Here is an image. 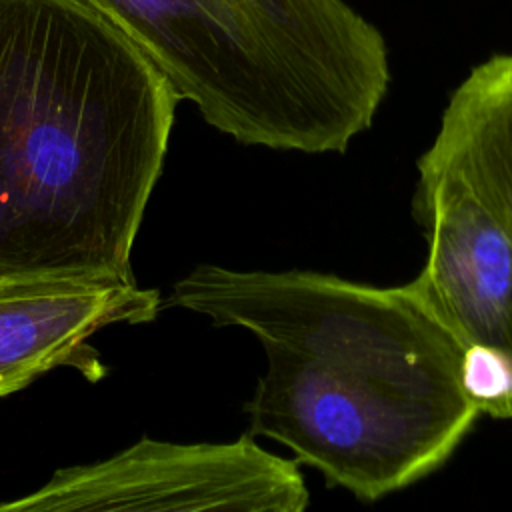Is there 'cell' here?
Returning <instances> with one entry per match:
<instances>
[{"label":"cell","instance_id":"cell-1","mask_svg":"<svg viewBox=\"0 0 512 512\" xmlns=\"http://www.w3.org/2000/svg\"><path fill=\"white\" fill-rule=\"evenodd\" d=\"M166 304L256 336L266 372L244 406L248 434L358 500L442 468L480 418L462 386L464 348L406 286L202 264Z\"/></svg>","mask_w":512,"mask_h":512},{"label":"cell","instance_id":"cell-2","mask_svg":"<svg viewBox=\"0 0 512 512\" xmlns=\"http://www.w3.org/2000/svg\"><path fill=\"white\" fill-rule=\"evenodd\" d=\"M180 100L84 0H0V278L136 282Z\"/></svg>","mask_w":512,"mask_h":512},{"label":"cell","instance_id":"cell-3","mask_svg":"<svg viewBox=\"0 0 512 512\" xmlns=\"http://www.w3.org/2000/svg\"><path fill=\"white\" fill-rule=\"evenodd\" d=\"M84 2L240 144L346 152L390 86L382 32L344 0Z\"/></svg>","mask_w":512,"mask_h":512},{"label":"cell","instance_id":"cell-4","mask_svg":"<svg viewBox=\"0 0 512 512\" xmlns=\"http://www.w3.org/2000/svg\"><path fill=\"white\" fill-rule=\"evenodd\" d=\"M308 504L300 464L264 450L246 432L218 444L142 438L112 458L56 470L38 490L2 502L0 512H302Z\"/></svg>","mask_w":512,"mask_h":512},{"label":"cell","instance_id":"cell-5","mask_svg":"<svg viewBox=\"0 0 512 512\" xmlns=\"http://www.w3.org/2000/svg\"><path fill=\"white\" fill-rule=\"evenodd\" d=\"M418 176L414 216L428 258L404 286L464 350L512 360V238L456 174L418 166Z\"/></svg>","mask_w":512,"mask_h":512},{"label":"cell","instance_id":"cell-6","mask_svg":"<svg viewBox=\"0 0 512 512\" xmlns=\"http://www.w3.org/2000/svg\"><path fill=\"white\" fill-rule=\"evenodd\" d=\"M160 294L136 282L0 278V398L54 368L104 376L90 344L102 328L156 318Z\"/></svg>","mask_w":512,"mask_h":512},{"label":"cell","instance_id":"cell-7","mask_svg":"<svg viewBox=\"0 0 512 512\" xmlns=\"http://www.w3.org/2000/svg\"><path fill=\"white\" fill-rule=\"evenodd\" d=\"M418 166L462 178L512 238V54L472 68L452 92Z\"/></svg>","mask_w":512,"mask_h":512},{"label":"cell","instance_id":"cell-8","mask_svg":"<svg viewBox=\"0 0 512 512\" xmlns=\"http://www.w3.org/2000/svg\"><path fill=\"white\" fill-rule=\"evenodd\" d=\"M462 386L482 414L512 418V360L488 348H466L462 354Z\"/></svg>","mask_w":512,"mask_h":512}]
</instances>
